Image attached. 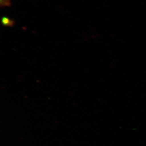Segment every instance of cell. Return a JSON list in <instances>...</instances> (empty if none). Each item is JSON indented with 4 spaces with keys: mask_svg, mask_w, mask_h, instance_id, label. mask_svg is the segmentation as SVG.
<instances>
[{
    "mask_svg": "<svg viewBox=\"0 0 146 146\" xmlns=\"http://www.w3.org/2000/svg\"><path fill=\"white\" fill-rule=\"evenodd\" d=\"M1 22L4 26L7 27L13 26L14 23L13 21L6 17H3L2 18Z\"/></svg>",
    "mask_w": 146,
    "mask_h": 146,
    "instance_id": "1",
    "label": "cell"
},
{
    "mask_svg": "<svg viewBox=\"0 0 146 146\" xmlns=\"http://www.w3.org/2000/svg\"><path fill=\"white\" fill-rule=\"evenodd\" d=\"M11 5V0H0L1 7H9Z\"/></svg>",
    "mask_w": 146,
    "mask_h": 146,
    "instance_id": "2",
    "label": "cell"
}]
</instances>
